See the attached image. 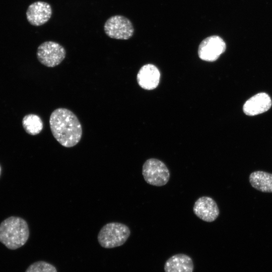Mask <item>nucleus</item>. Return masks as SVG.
Masks as SVG:
<instances>
[{
  "instance_id": "f257e3e1",
  "label": "nucleus",
  "mask_w": 272,
  "mask_h": 272,
  "mask_svg": "<svg viewBox=\"0 0 272 272\" xmlns=\"http://www.w3.org/2000/svg\"><path fill=\"white\" fill-rule=\"evenodd\" d=\"M49 126L53 136L62 146L71 148L80 141L82 127L76 115L70 110L58 108L49 117Z\"/></svg>"
},
{
  "instance_id": "1a4fd4ad",
  "label": "nucleus",
  "mask_w": 272,
  "mask_h": 272,
  "mask_svg": "<svg viewBox=\"0 0 272 272\" xmlns=\"http://www.w3.org/2000/svg\"><path fill=\"white\" fill-rule=\"evenodd\" d=\"M193 211L200 219L207 222H212L218 217L220 211L216 201L211 197L203 196L194 202Z\"/></svg>"
},
{
  "instance_id": "dca6fc26",
  "label": "nucleus",
  "mask_w": 272,
  "mask_h": 272,
  "mask_svg": "<svg viewBox=\"0 0 272 272\" xmlns=\"http://www.w3.org/2000/svg\"><path fill=\"white\" fill-rule=\"evenodd\" d=\"M1 167H0V174H1Z\"/></svg>"
},
{
  "instance_id": "f8f14e48",
  "label": "nucleus",
  "mask_w": 272,
  "mask_h": 272,
  "mask_svg": "<svg viewBox=\"0 0 272 272\" xmlns=\"http://www.w3.org/2000/svg\"><path fill=\"white\" fill-rule=\"evenodd\" d=\"M192 258L185 254L178 253L169 258L164 265L165 272H193Z\"/></svg>"
},
{
  "instance_id": "20e7f679",
  "label": "nucleus",
  "mask_w": 272,
  "mask_h": 272,
  "mask_svg": "<svg viewBox=\"0 0 272 272\" xmlns=\"http://www.w3.org/2000/svg\"><path fill=\"white\" fill-rule=\"evenodd\" d=\"M142 174L147 183L155 186L165 185L170 177V171L165 164L155 158L145 161L143 165Z\"/></svg>"
},
{
  "instance_id": "0eeeda50",
  "label": "nucleus",
  "mask_w": 272,
  "mask_h": 272,
  "mask_svg": "<svg viewBox=\"0 0 272 272\" xmlns=\"http://www.w3.org/2000/svg\"><path fill=\"white\" fill-rule=\"evenodd\" d=\"M226 49L224 40L217 35L210 36L203 39L198 49L199 57L205 61L216 60Z\"/></svg>"
},
{
  "instance_id": "6e6552de",
  "label": "nucleus",
  "mask_w": 272,
  "mask_h": 272,
  "mask_svg": "<svg viewBox=\"0 0 272 272\" xmlns=\"http://www.w3.org/2000/svg\"><path fill=\"white\" fill-rule=\"evenodd\" d=\"M52 14L50 5L43 1H37L30 4L26 13L27 21L34 26H40L47 23Z\"/></svg>"
},
{
  "instance_id": "4468645a",
  "label": "nucleus",
  "mask_w": 272,
  "mask_h": 272,
  "mask_svg": "<svg viewBox=\"0 0 272 272\" xmlns=\"http://www.w3.org/2000/svg\"><path fill=\"white\" fill-rule=\"evenodd\" d=\"M22 125L25 131L32 135L39 134L43 128L41 118L35 114L25 115L22 119Z\"/></svg>"
},
{
  "instance_id": "f03ea898",
  "label": "nucleus",
  "mask_w": 272,
  "mask_h": 272,
  "mask_svg": "<svg viewBox=\"0 0 272 272\" xmlns=\"http://www.w3.org/2000/svg\"><path fill=\"white\" fill-rule=\"evenodd\" d=\"M29 237L26 221L20 217H11L0 224V242L12 250L23 246Z\"/></svg>"
},
{
  "instance_id": "7ed1b4c3",
  "label": "nucleus",
  "mask_w": 272,
  "mask_h": 272,
  "mask_svg": "<svg viewBox=\"0 0 272 272\" xmlns=\"http://www.w3.org/2000/svg\"><path fill=\"white\" fill-rule=\"evenodd\" d=\"M130 235V229L126 225L111 222L102 227L98 234L97 239L102 247L113 248L124 244Z\"/></svg>"
},
{
  "instance_id": "2eb2a0df",
  "label": "nucleus",
  "mask_w": 272,
  "mask_h": 272,
  "mask_svg": "<svg viewBox=\"0 0 272 272\" xmlns=\"http://www.w3.org/2000/svg\"><path fill=\"white\" fill-rule=\"evenodd\" d=\"M25 272H57V271L53 265L44 261H38L30 265Z\"/></svg>"
},
{
  "instance_id": "9b49d317",
  "label": "nucleus",
  "mask_w": 272,
  "mask_h": 272,
  "mask_svg": "<svg viewBox=\"0 0 272 272\" xmlns=\"http://www.w3.org/2000/svg\"><path fill=\"white\" fill-rule=\"evenodd\" d=\"M160 73L158 68L152 64L143 66L139 71L137 79L141 87L146 90H153L159 83Z\"/></svg>"
},
{
  "instance_id": "39448f33",
  "label": "nucleus",
  "mask_w": 272,
  "mask_h": 272,
  "mask_svg": "<svg viewBox=\"0 0 272 272\" xmlns=\"http://www.w3.org/2000/svg\"><path fill=\"white\" fill-rule=\"evenodd\" d=\"M36 55L39 61L43 65L53 67L59 65L65 58L66 50L59 43L47 41L37 48Z\"/></svg>"
},
{
  "instance_id": "423d86ee",
  "label": "nucleus",
  "mask_w": 272,
  "mask_h": 272,
  "mask_svg": "<svg viewBox=\"0 0 272 272\" xmlns=\"http://www.w3.org/2000/svg\"><path fill=\"white\" fill-rule=\"evenodd\" d=\"M104 30L111 38L127 40L134 33V28L131 21L122 15H115L109 18L104 25Z\"/></svg>"
},
{
  "instance_id": "ddd939ff",
  "label": "nucleus",
  "mask_w": 272,
  "mask_h": 272,
  "mask_svg": "<svg viewBox=\"0 0 272 272\" xmlns=\"http://www.w3.org/2000/svg\"><path fill=\"white\" fill-rule=\"evenodd\" d=\"M251 185L263 192H272V174L262 171L252 172L249 177Z\"/></svg>"
},
{
  "instance_id": "9d476101",
  "label": "nucleus",
  "mask_w": 272,
  "mask_h": 272,
  "mask_svg": "<svg viewBox=\"0 0 272 272\" xmlns=\"http://www.w3.org/2000/svg\"><path fill=\"white\" fill-rule=\"evenodd\" d=\"M271 100L265 93H259L247 100L243 105L244 113L254 116L267 111L271 106Z\"/></svg>"
}]
</instances>
